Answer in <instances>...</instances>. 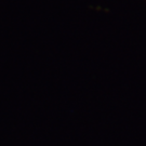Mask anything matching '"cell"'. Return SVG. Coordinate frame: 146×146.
Listing matches in <instances>:
<instances>
[]
</instances>
